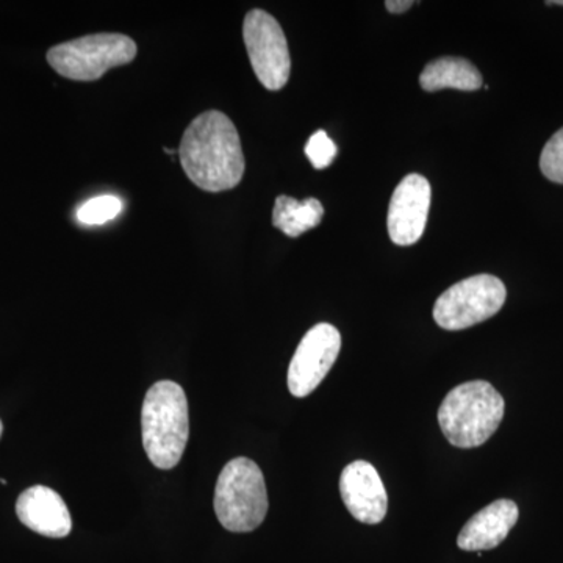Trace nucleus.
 <instances>
[{
	"label": "nucleus",
	"mask_w": 563,
	"mask_h": 563,
	"mask_svg": "<svg viewBox=\"0 0 563 563\" xmlns=\"http://www.w3.org/2000/svg\"><path fill=\"white\" fill-rule=\"evenodd\" d=\"M179 157L188 179L203 191L232 190L243 179L242 141L222 111H206L192 120L181 136Z\"/></svg>",
	"instance_id": "1"
},
{
	"label": "nucleus",
	"mask_w": 563,
	"mask_h": 563,
	"mask_svg": "<svg viewBox=\"0 0 563 563\" xmlns=\"http://www.w3.org/2000/svg\"><path fill=\"white\" fill-rule=\"evenodd\" d=\"M141 431L147 457L157 468L180 462L190 437V417L184 388L173 380L152 385L141 410Z\"/></svg>",
	"instance_id": "2"
},
{
	"label": "nucleus",
	"mask_w": 563,
	"mask_h": 563,
	"mask_svg": "<svg viewBox=\"0 0 563 563\" xmlns=\"http://www.w3.org/2000/svg\"><path fill=\"white\" fill-rule=\"evenodd\" d=\"M504 410L501 393L485 380H472L448 393L437 417L448 442L472 450L483 446L498 431Z\"/></svg>",
	"instance_id": "3"
},
{
	"label": "nucleus",
	"mask_w": 563,
	"mask_h": 563,
	"mask_svg": "<svg viewBox=\"0 0 563 563\" xmlns=\"http://www.w3.org/2000/svg\"><path fill=\"white\" fill-rule=\"evenodd\" d=\"M214 512L231 532L257 529L268 514V492L257 463L236 457L222 468L214 488Z\"/></svg>",
	"instance_id": "4"
},
{
	"label": "nucleus",
	"mask_w": 563,
	"mask_h": 563,
	"mask_svg": "<svg viewBox=\"0 0 563 563\" xmlns=\"http://www.w3.org/2000/svg\"><path fill=\"white\" fill-rule=\"evenodd\" d=\"M139 54L135 41L121 33H96L57 44L47 52V63L69 80L92 81L117 66L129 65Z\"/></svg>",
	"instance_id": "5"
},
{
	"label": "nucleus",
	"mask_w": 563,
	"mask_h": 563,
	"mask_svg": "<svg viewBox=\"0 0 563 563\" xmlns=\"http://www.w3.org/2000/svg\"><path fill=\"white\" fill-rule=\"evenodd\" d=\"M507 290L490 274L468 277L448 288L433 306V320L444 331H462L495 317L506 302Z\"/></svg>",
	"instance_id": "6"
},
{
	"label": "nucleus",
	"mask_w": 563,
	"mask_h": 563,
	"mask_svg": "<svg viewBox=\"0 0 563 563\" xmlns=\"http://www.w3.org/2000/svg\"><path fill=\"white\" fill-rule=\"evenodd\" d=\"M243 38L258 81L266 90H282L290 79L291 60L279 22L266 11L251 10L244 18Z\"/></svg>",
	"instance_id": "7"
},
{
	"label": "nucleus",
	"mask_w": 563,
	"mask_h": 563,
	"mask_svg": "<svg viewBox=\"0 0 563 563\" xmlns=\"http://www.w3.org/2000/svg\"><path fill=\"white\" fill-rule=\"evenodd\" d=\"M342 350V335L335 325L320 322L303 335L288 368V390L306 398L325 379Z\"/></svg>",
	"instance_id": "8"
},
{
	"label": "nucleus",
	"mask_w": 563,
	"mask_h": 563,
	"mask_svg": "<svg viewBox=\"0 0 563 563\" xmlns=\"http://www.w3.org/2000/svg\"><path fill=\"white\" fill-rule=\"evenodd\" d=\"M431 184L420 174H409L399 181L388 207L387 228L391 242L412 246L420 242L431 207Z\"/></svg>",
	"instance_id": "9"
},
{
	"label": "nucleus",
	"mask_w": 563,
	"mask_h": 563,
	"mask_svg": "<svg viewBox=\"0 0 563 563\" xmlns=\"http://www.w3.org/2000/svg\"><path fill=\"white\" fill-rule=\"evenodd\" d=\"M347 512L365 525H379L388 510V495L379 473L369 462H352L340 477Z\"/></svg>",
	"instance_id": "10"
},
{
	"label": "nucleus",
	"mask_w": 563,
	"mask_h": 563,
	"mask_svg": "<svg viewBox=\"0 0 563 563\" xmlns=\"http://www.w3.org/2000/svg\"><path fill=\"white\" fill-rule=\"evenodd\" d=\"M16 514L22 525L51 539L68 537L73 529L68 506L57 492L44 485H35L21 493Z\"/></svg>",
	"instance_id": "11"
},
{
	"label": "nucleus",
	"mask_w": 563,
	"mask_h": 563,
	"mask_svg": "<svg viewBox=\"0 0 563 563\" xmlns=\"http://www.w3.org/2000/svg\"><path fill=\"white\" fill-rule=\"evenodd\" d=\"M520 510L512 499H498L470 518L457 537L463 551L495 550L517 525Z\"/></svg>",
	"instance_id": "12"
},
{
	"label": "nucleus",
	"mask_w": 563,
	"mask_h": 563,
	"mask_svg": "<svg viewBox=\"0 0 563 563\" xmlns=\"http://www.w3.org/2000/svg\"><path fill=\"white\" fill-rule=\"evenodd\" d=\"M483 74L465 58L443 57L433 60L422 69V90L433 92L453 88L461 91H476L483 87Z\"/></svg>",
	"instance_id": "13"
},
{
	"label": "nucleus",
	"mask_w": 563,
	"mask_h": 563,
	"mask_svg": "<svg viewBox=\"0 0 563 563\" xmlns=\"http://www.w3.org/2000/svg\"><path fill=\"white\" fill-rule=\"evenodd\" d=\"M324 217V207L318 199L309 198L306 201L279 196L274 203L273 225L284 232L285 235L296 239L302 233L317 228Z\"/></svg>",
	"instance_id": "14"
},
{
	"label": "nucleus",
	"mask_w": 563,
	"mask_h": 563,
	"mask_svg": "<svg viewBox=\"0 0 563 563\" xmlns=\"http://www.w3.org/2000/svg\"><path fill=\"white\" fill-rule=\"evenodd\" d=\"M122 211V201L117 196L103 195L92 198L77 210V220L81 224H106L118 217Z\"/></svg>",
	"instance_id": "15"
},
{
	"label": "nucleus",
	"mask_w": 563,
	"mask_h": 563,
	"mask_svg": "<svg viewBox=\"0 0 563 563\" xmlns=\"http://www.w3.org/2000/svg\"><path fill=\"white\" fill-rule=\"evenodd\" d=\"M540 169L547 179L563 185V128L544 144Z\"/></svg>",
	"instance_id": "16"
},
{
	"label": "nucleus",
	"mask_w": 563,
	"mask_h": 563,
	"mask_svg": "<svg viewBox=\"0 0 563 563\" xmlns=\"http://www.w3.org/2000/svg\"><path fill=\"white\" fill-rule=\"evenodd\" d=\"M335 143L329 139L324 131L314 132L306 144V155L317 169H324L332 165L336 157Z\"/></svg>",
	"instance_id": "17"
},
{
	"label": "nucleus",
	"mask_w": 563,
	"mask_h": 563,
	"mask_svg": "<svg viewBox=\"0 0 563 563\" xmlns=\"http://www.w3.org/2000/svg\"><path fill=\"white\" fill-rule=\"evenodd\" d=\"M412 5V0H388V2H385L387 10L395 14L406 13Z\"/></svg>",
	"instance_id": "18"
},
{
	"label": "nucleus",
	"mask_w": 563,
	"mask_h": 563,
	"mask_svg": "<svg viewBox=\"0 0 563 563\" xmlns=\"http://www.w3.org/2000/svg\"><path fill=\"white\" fill-rule=\"evenodd\" d=\"M548 5H563V0H554V2H547Z\"/></svg>",
	"instance_id": "19"
},
{
	"label": "nucleus",
	"mask_w": 563,
	"mask_h": 563,
	"mask_svg": "<svg viewBox=\"0 0 563 563\" xmlns=\"http://www.w3.org/2000/svg\"><path fill=\"white\" fill-rule=\"evenodd\" d=\"M2 431H3V426H2V421H0V435H2Z\"/></svg>",
	"instance_id": "20"
}]
</instances>
